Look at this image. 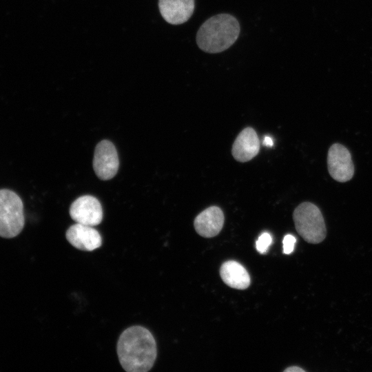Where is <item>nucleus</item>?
<instances>
[{
	"label": "nucleus",
	"mask_w": 372,
	"mask_h": 372,
	"mask_svg": "<svg viewBox=\"0 0 372 372\" xmlns=\"http://www.w3.org/2000/svg\"><path fill=\"white\" fill-rule=\"evenodd\" d=\"M116 351L119 362L127 372H147L157 356L156 340L152 333L141 326H132L118 338Z\"/></svg>",
	"instance_id": "f257e3e1"
},
{
	"label": "nucleus",
	"mask_w": 372,
	"mask_h": 372,
	"mask_svg": "<svg viewBox=\"0 0 372 372\" xmlns=\"http://www.w3.org/2000/svg\"><path fill=\"white\" fill-rule=\"evenodd\" d=\"M240 30V24L233 15L216 14L200 25L196 34V43L205 52L219 53L236 42Z\"/></svg>",
	"instance_id": "f03ea898"
},
{
	"label": "nucleus",
	"mask_w": 372,
	"mask_h": 372,
	"mask_svg": "<svg viewBox=\"0 0 372 372\" xmlns=\"http://www.w3.org/2000/svg\"><path fill=\"white\" fill-rule=\"evenodd\" d=\"M293 219L296 231L307 242L317 244L325 238L324 220L316 205L309 202L302 203L294 209Z\"/></svg>",
	"instance_id": "7ed1b4c3"
},
{
	"label": "nucleus",
	"mask_w": 372,
	"mask_h": 372,
	"mask_svg": "<svg viewBox=\"0 0 372 372\" xmlns=\"http://www.w3.org/2000/svg\"><path fill=\"white\" fill-rule=\"evenodd\" d=\"M25 216L21 198L13 191L0 189V236L11 238L23 229Z\"/></svg>",
	"instance_id": "20e7f679"
},
{
	"label": "nucleus",
	"mask_w": 372,
	"mask_h": 372,
	"mask_svg": "<svg viewBox=\"0 0 372 372\" xmlns=\"http://www.w3.org/2000/svg\"><path fill=\"white\" fill-rule=\"evenodd\" d=\"M118 167V156L114 144L108 140L99 142L95 147L93 158L96 175L101 180H110L116 174Z\"/></svg>",
	"instance_id": "39448f33"
},
{
	"label": "nucleus",
	"mask_w": 372,
	"mask_h": 372,
	"mask_svg": "<svg viewBox=\"0 0 372 372\" xmlns=\"http://www.w3.org/2000/svg\"><path fill=\"white\" fill-rule=\"evenodd\" d=\"M69 212L74 222L92 227L99 225L103 216L100 202L90 195L76 198L70 205Z\"/></svg>",
	"instance_id": "423d86ee"
},
{
	"label": "nucleus",
	"mask_w": 372,
	"mask_h": 372,
	"mask_svg": "<svg viewBox=\"0 0 372 372\" xmlns=\"http://www.w3.org/2000/svg\"><path fill=\"white\" fill-rule=\"evenodd\" d=\"M327 166L331 176L340 183L351 180L354 174L351 154L344 146L339 143L330 147L327 155Z\"/></svg>",
	"instance_id": "0eeeda50"
},
{
	"label": "nucleus",
	"mask_w": 372,
	"mask_h": 372,
	"mask_svg": "<svg viewBox=\"0 0 372 372\" xmlns=\"http://www.w3.org/2000/svg\"><path fill=\"white\" fill-rule=\"evenodd\" d=\"M65 237L70 244L82 251H92L102 245V237L96 229L77 223L68 229Z\"/></svg>",
	"instance_id": "6e6552de"
},
{
	"label": "nucleus",
	"mask_w": 372,
	"mask_h": 372,
	"mask_svg": "<svg viewBox=\"0 0 372 372\" xmlns=\"http://www.w3.org/2000/svg\"><path fill=\"white\" fill-rule=\"evenodd\" d=\"M224 214L217 206H211L201 211L194 219L196 231L205 238L217 236L224 224Z\"/></svg>",
	"instance_id": "1a4fd4ad"
},
{
	"label": "nucleus",
	"mask_w": 372,
	"mask_h": 372,
	"mask_svg": "<svg viewBox=\"0 0 372 372\" xmlns=\"http://www.w3.org/2000/svg\"><path fill=\"white\" fill-rule=\"evenodd\" d=\"M194 7V0H158L163 18L172 25L182 24L188 21Z\"/></svg>",
	"instance_id": "9d476101"
},
{
	"label": "nucleus",
	"mask_w": 372,
	"mask_h": 372,
	"mask_svg": "<svg viewBox=\"0 0 372 372\" xmlns=\"http://www.w3.org/2000/svg\"><path fill=\"white\" fill-rule=\"evenodd\" d=\"M260 140L255 130L250 127L242 130L235 139L231 149L233 157L239 162H247L259 152Z\"/></svg>",
	"instance_id": "9b49d317"
},
{
	"label": "nucleus",
	"mask_w": 372,
	"mask_h": 372,
	"mask_svg": "<svg viewBox=\"0 0 372 372\" xmlns=\"http://www.w3.org/2000/svg\"><path fill=\"white\" fill-rule=\"evenodd\" d=\"M223 281L229 287L237 289H245L250 285V276L246 269L235 260L224 262L220 269Z\"/></svg>",
	"instance_id": "f8f14e48"
},
{
	"label": "nucleus",
	"mask_w": 372,
	"mask_h": 372,
	"mask_svg": "<svg viewBox=\"0 0 372 372\" xmlns=\"http://www.w3.org/2000/svg\"><path fill=\"white\" fill-rule=\"evenodd\" d=\"M272 242V238L271 235L267 232H263L258 237L256 242V247L258 251L260 254H265L268 250L269 247Z\"/></svg>",
	"instance_id": "ddd939ff"
},
{
	"label": "nucleus",
	"mask_w": 372,
	"mask_h": 372,
	"mask_svg": "<svg viewBox=\"0 0 372 372\" xmlns=\"http://www.w3.org/2000/svg\"><path fill=\"white\" fill-rule=\"evenodd\" d=\"M296 238L291 234L286 235L283 238V253L290 254L294 249Z\"/></svg>",
	"instance_id": "4468645a"
},
{
	"label": "nucleus",
	"mask_w": 372,
	"mask_h": 372,
	"mask_svg": "<svg viewBox=\"0 0 372 372\" xmlns=\"http://www.w3.org/2000/svg\"><path fill=\"white\" fill-rule=\"evenodd\" d=\"M284 371L285 372H304L305 371L298 366H290V367L287 368Z\"/></svg>",
	"instance_id": "2eb2a0df"
},
{
	"label": "nucleus",
	"mask_w": 372,
	"mask_h": 372,
	"mask_svg": "<svg viewBox=\"0 0 372 372\" xmlns=\"http://www.w3.org/2000/svg\"><path fill=\"white\" fill-rule=\"evenodd\" d=\"M263 145L268 147H271L273 145V140L269 136H265L263 140Z\"/></svg>",
	"instance_id": "dca6fc26"
}]
</instances>
